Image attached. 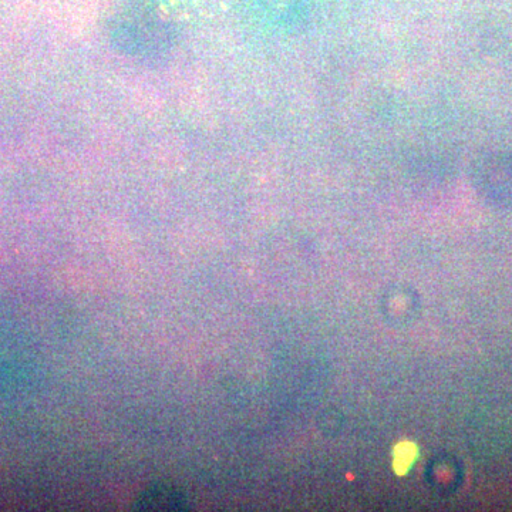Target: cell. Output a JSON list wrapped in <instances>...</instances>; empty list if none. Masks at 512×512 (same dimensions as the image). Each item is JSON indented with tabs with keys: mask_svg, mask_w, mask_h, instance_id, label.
Masks as SVG:
<instances>
[{
	"mask_svg": "<svg viewBox=\"0 0 512 512\" xmlns=\"http://www.w3.org/2000/svg\"><path fill=\"white\" fill-rule=\"evenodd\" d=\"M416 454V447L410 443L400 444V446L396 448V453H394V468H396L397 474H404L412 467Z\"/></svg>",
	"mask_w": 512,
	"mask_h": 512,
	"instance_id": "cell-1",
	"label": "cell"
}]
</instances>
